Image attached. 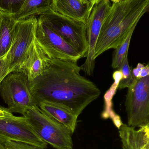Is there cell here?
Listing matches in <instances>:
<instances>
[{
  "label": "cell",
  "mask_w": 149,
  "mask_h": 149,
  "mask_svg": "<svg viewBox=\"0 0 149 149\" xmlns=\"http://www.w3.org/2000/svg\"><path fill=\"white\" fill-rule=\"evenodd\" d=\"M40 110L50 118L64 125L74 133L78 117L68 109L56 104L44 102L38 106Z\"/></svg>",
  "instance_id": "cell-14"
},
{
  "label": "cell",
  "mask_w": 149,
  "mask_h": 149,
  "mask_svg": "<svg viewBox=\"0 0 149 149\" xmlns=\"http://www.w3.org/2000/svg\"><path fill=\"white\" fill-rule=\"evenodd\" d=\"M110 1L113 2V3L119 1V0H110Z\"/></svg>",
  "instance_id": "cell-26"
},
{
  "label": "cell",
  "mask_w": 149,
  "mask_h": 149,
  "mask_svg": "<svg viewBox=\"0 0 149 149\" xmlns=\"http://www.w3.org/2000/svg\"><path fill=\"white\" fill-rule=\"evenodd\" d=\"M148 73L136 77L134 84L128 88L125 101L128 125L141 127L149 121V63Z\"/></svg>",
  "instance_id": "cell-6"
},
{
  "label": "cell",
  "mask_w": 149,
  "mask_h": 149,
  "mask_svg": "<svg viewBox=\"0 0 149 149\" xmlns=\"http://www.w3.org/2000/svg\"><path fill=\"white\" fill-rule=\"evenodd\" d=\"M24 116L39 137L46 143L56 149H73L71 131L44 114L38 106L29 109Z\"/></svg>",
  "instance_id": "cell-3"
},
{
  "label": "cell",
  "mask_w": 149,
  "mask_h": 149,
  "mask_svg": "<svg viewBox=\"0 0 149 149\" xmlns=\"http://www.w3.org/2000/svg\"><path fill=\"white\" fill-rule=\"evenodd\" d=\"M110 1V0H100L97 2L86 23L88 50L85 56L86 59L80 67L81 70L89 75L93 72L95 65V50L102 24L112 5Z\"/></svg>",
  "instance_id": "cell-9"
},
{
  "label": "cell",
  "mask_w": 149,
  "mask_h": 149,
  "mask_svg": "<svg viewBox=\"0 0 149 149\" xmlns=\"http://www.w3.org/2000/svg\"><path fill=\"white\" fill-rule=\"evenodd\" d=\"M38 17L31 16L16 22L12 46L9 52L10 72H14L23 61L36 37Z\"/></svg>",
  "instance_id": "cell-10"
},
{
  "label": "cell",
  "mask_w": 149,
  "mask_h": 149,
  "mask_svg": "<svg viewBox=\"0 0 149 149\" xmlns=\"http://www.w3.org/2000/svg\"><path fill=\"white\" fill-rule=\"evenodd\" d=\"M10 72V60L9 52L0 58V85Z\"/></svg>",
  "instance_id": "cell-20"
},
{
  "label": "cell",
  "mask_w": 149,
  "mask_h": 149,
  "mask_svg": "<svg viewBox=\"0 0 149 149\" xmlns=\"http://www.w3.org/2000/svg\"><path fill=\"white\" fill-rule=\"evenodd\" d=\"M36 38L52 59L77 62L82 57L70 44L38 17Z\"/></svg>",
  "instance_id": "cell-8"
},
{
  "label": "cell",
  "mask_w": 149,
  "mask_h": 149,
  "mask_svg": "<svg viewBox=\"0 0 149 149\" xmlns=\"http://www.w3.org/2000/svg\"><path fill=\"white\" fill-rule=\"evenodd\" d=\"M143 126L145 127L146 128V129L148 130V133L149 136V121L146 124L143 125Z\"/></svg>",
  "instance_id": "cell-24"
},
{
  "label": "cell",
  "mask_w": 149,
  "mask_h": 149,
  "mask_svg": "<svg viewBox=\"0 0 149 149\" xmlns=\"http://www.w3.org/2000/svg\"><path fill=\"white\" fill-rule=\"evenodd\" d=\"M8 141L27 143L42 149L48 143L43 141L24 116L0 117V143Z\"/></svg>",
  "instance_id": "cell-7"
},
{
  "label": "cell",
  "mask_w": 149,
  "mask_h": 149,
  "mask_svg": "<svg viewBox=\"0 0 149 149\" xmlns=\"http://www.w3.org/2000/svg\"><path fill=\"white\" fill-rule=\"evenodd\" d=\"M0 113L8 115L12 114V113L9 111L8 109L1 107V106H0Z\"/></svg>",
  "instance_id": "cell-23"
},
{
  "label": "cell",
  "mask_w": 149,
  "mask_h": 149,
  "mask_svg": "<svg viewBox=\"0 0 149 149\" xmlns=\"http://www.w3.org/2000/svg\"><path fill=\"white\" fill-rule=\"evenodd\" d=\"M50 9L86 23L92 9L82 0H52Z\"/></svg>",
  "instance_id": "cell-12"
},
{
  "label": "cell",
  "mask_w": 149,
  "mask_h": 149,
  "mask_svg": "<svg viewBox=\"0 0 149 149\" xmlns=\"http://www.w3.org/2000/svg\"><path fill=\"white\" fill-rule=\"evenodd\" d=\"M0 149H5L3 144L0 143Z\"/></svg>",
  "instance_id": "cell-25"
},
{
  "label": "cell",
  "mask_w": 149,
  "mask_h": 149,
  "mask_svg": "<svg viewBox=\"0 0 149 149\" xmlns=\"http://www.w3.org/2000/svg\"><path fill=\"white\" fill-rule=\"evenodd\" d=\"M0 95L11 113L24 116L29 109L37 106L28 78L18 72H11L3 79L0 85Z\"/></svg>",
  "instance_id": "cell-5"
},
{
  "label": "cell",
  "mask_w": 149,
  "mask_h": 149,
  "mask_svg": "<svg viewBox=\"0 0 149 149\" xmlns=\"http://www.w3.org/2000/svg\"><path fill=\"white\" fill-rule=\"evenodd\" d=\"M16 21L12 15L0 10V58L11 48Z\"/></svg>",
  "instance_id": "cell-15"
},
{
  "label": "cell",
  "mask_w": 149,
  "mask_h": 149,
  "mask_svg": "<svg viewBox=\"0 0 149 149\" xmlns=\"http://www.w3.org/2000/svg\"><path fill=\"white\" fill-rule=\"evenodd\" d=\"M119 129L123 149H149V134L144 126L136 130L122 123Z\"/></svg>",
  "instance_id": "cell-13"
},
{
  "label": "cell",
  "mask_w": 149,
  "mask_h": 149,
  "mask_svg": "<svg viewBox=\"0 0 149 149\" xmlns=\"http://www.w3.org/2000/svg\"><path fill=\"white\" fill-rule=\"evenodd\" d=\"M85 57L88 50L86 23L49 10L38 17Z\"/></svg>",
  "instance_id": "cell-4"
},
{
  "label": "cell",
  "mask_w": 149,
  "mask_h": 149,
  "mask_svg": "<svg viewBox=\"0 0 149 149\" xmlns=\"http://www.w3.org/2000/svg\"><path fill=\"white\" fill-rule=\"evenodd\" d=\"M100 0H85V2L87 3L89 5L91 8L93 9V7L96 4L97 2Z\"/></svg>",
  "instance_id": "cell-22"
},
{
  "label": "cell",
  "mask_w": 149,
  "mask_h": 149,
  "mask_svg": "<svg viewBox=\"0 0 149 149\" xmlns=\"http://www.w3.org/2000/svg\"><path fill=\"white\" fill-rule=\"evenodd\" d=\"M80 70L77 62L52 59L41 76L29 81L37 106L44 102H51L78 117L101 94L94 83L80 74Z\"/></svg>",
  "instance_id": "cell-1"
},
{
  "label": "cell",
  "mask_w": 149,
  "mask_h": 149,
  "mask_svg": "<svg viewBox=\"0 0 149 149\" xmlns=\"http://www.w3.org/2000/svg\"><path fill=\"white\" fill-rule=\"evenodd\" d=\"M5 149H45L40 148L23 143L8 141L3 144Z\"/></svg>",
  "instance_id": "cell-21"
},
{
  "label": "cell",
  "mask_w": 149,
  "mask_h": 149,
  "mask_svg": "<svg viewBox=\"0 0 149 149\" xmlns=\"http://www.w3.org/2000/svg\"><path fill=\"white\" fill-rule=\"evenodd\" d=\"M118 70L121 74L118 83V88L121 89L130 87L134 82L136 78L129 64L128 55L125 57Z\"/></svg>",
  "instance_id": "cell-18"
},
{
  "label": "cell",
  "mask_w": 149,
  "mask_h": 149,
  "mask_svg": "<svg viewBox=\"0 0 149 149\" xmlns=\"http://www.w3.org/2000/svg\"><path fill=\"white\" fill-rule=\"evenodd\" d=\"M52 0H26L22 8L12 15L16 21L42 15L50 9Z\"/></svg>",
  "instance_id": "cell-16"
},
{
  "label": "cell",
  "mask_w": 149,
  "mask_h": 149,
  "mask_svg": "<svg viewBox=\"0 0 149 149\" xmlns=\"http://www.w3.org/2000/svg\"><path fill=\"white\" fill-rule=\"evenodd\" d=\"M52 59L35 37L23 61L15 72L23 73L29 81H31L41 76L48 69Z\"/></svg>",
  "instance_id": "cell-11"
},
{
  "label": "cell",
  "mask_w": 149,
  "mask_h": 149,
  "mask_svg": "<svg viewBox=\"0 0 149 149\" xmlns=\"http://www.w3.org/2000/svg\"><path fill=\"white\" fill-rule=\"evenodd\" d=\"M136 25L137 24H135L133 26L123 42L117 48L115 49V50L113 53L112 63V67L113 69H118L125 57L128 55L131 38Z\"/></svg>",
  "instance_id": "cell-17"
},
{
  "label": "cell",
  "mask_w": 149,
  "mask_h": 149,
  "mask_svg": "<svg viewBox=\"0 0 149 149\" xmlns=\"http://www.w3.org/2000/svg\"><path fill=\"white\" fill-rule=\"evenodd\" d=\"M149 11V0H123L113 3L105 18L95 50L94 59L109 49L117 48Z\"/></svg>",
  "instance_id": "cell-2"
},
{
  "label": "cell",
  "mask_w": 149,
  "mask_h": 149,
  "mask_svg": "<svg viewBox=\"0 0 149 149\" xmlns=\"http://www.w3.org/2000/svg\"><path fill=\"white\" fill-rule=\"evenodd\" d=\"M123 1V0H119V1Z\"/></svg>",
  "instance_id": "cell-28"
},
{
  "label": "cell",
  "mask_w": 149,
  "mask_h": 149,
  "mask_svg": "<svg viewBox=\"0 0 149 149\" xmlns=\"http://www.w3.org/2000/svg\"><path fill=\"white\" fill-rule=\"evenodd\" d=\"M82 1H83L85 2V0H82Z\"/></svg>",
  "instance_id": "cell-27"
},
{
  "label": "cell",
  "mask_w": 149,
  "mask_h": 149,
  "mask_svg": "<svg viewBox=\"0 0 149 149\" xmlns=\"http://www.w3.org/2000/svg\"><path fill=\"white\" fill-rule=\"evenodd\" d=\"M26 0H0V10L13 15L22 8Z\"/></svg>",
  "instance_id": "cell-19"
}]
</instances>
